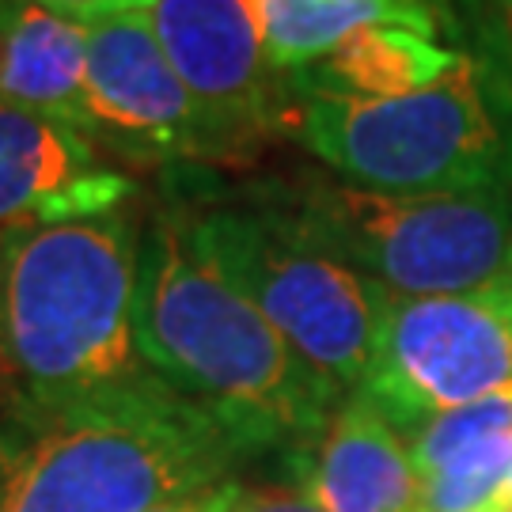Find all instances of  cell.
<instances>
[{
	"mask_svg": "<svg viewBox=\"0 0 512 512\" xmlns=\"http://www.w3.org/2000/svg\"><path fill=\"white\" fill-rule=\"evenodd\" d=\"M0 399H16V384H12V368H8V357H4V330H0Z\"/></svg>",
	"mask_w": 512,
	"mask_h": 512,
	"instance_id": "7402d4cb",
	"label": "cell"
},
{
	"mask_svg": "<svg viewBox=\"0 0 512 512\" xmlns=\"http://www.w3.org/2000/svg\"><path fill=\"white\" fill-rule=\"evenodd\" d=\"M0 99L92 141L88 122V27L19 4L0 23Z\"/></svg>",
	"mask_w": 512,
	"mask_h": 512,
	"instance_id": "7c38bea8",
	"label": "cell"
},
{
	"mask_svg": "<svg viewBox=\"0 0 512 512\" xmlns=\"http://www.w3.org/2000/svg\"><path fill=\"white\" fill-rule=\"evenodd\" d=\"M232 512H323L304 490H243Z\"/></svg>",
	"mask_w": 512,
	"mask_h": 512,
	"instance_id": "ac0fdd59",
	"label": "cell"
},
{
	"mask_svg": "<svg viewBox=\"0 0 512 512\" xmlns=\"http://www.w3.org/2000/svg\"><path fill=\"white\" fill-rule=\"evenodd\" d=\"M133 327L145 365L213 414L243 452H304L346 403L194 247L179 205L141 228Z\"/></svg>",
	"mask_w": 512,
	"mask_h": 512,
	"instance_id": "6da1fadb",
	"label": "cell"
},
{
	"mask_svg": "<svg viewBox=\"0 0 512 512\" xmlns=\"http://www.w3.org/2000/svg\"><path fill=\"white\" fill-rule=\"evenodd\" d=\"M296 239L391 296H456L512 274V198L376 194L327 175L262 183L247 194Z\"/></svg>",
	"mask_w": 512,
	"mask_h": 512,
	"instance_id": "5b68a950",
	"label": "cell"
},
{
	"mask_svg": "<svg viewBox=\"0 0 512 512\" xmlns=\"http://www.w3.org/2000/svg\"><path fill=\"white\" fill-rule=\"evenodd\" d=\"M490 509H512V463H509V475H505V482H501V490H497Z\"/></svg>",
	"mask_w": 512,
	"mask_h": 512,
	"instance_id": "603a6c76",
	"label": "cell"
},
{
	"mask_svg": "<svg viewBox=\"0 0 512 512\" xmlns=\"http://www.w3.org/2000/svg\"><path fill=\"white\" fill-rule=\"evenodd\" d=\"M399 4L421 12V16L440 31V38H459V31H463L456 19V8H452V0H399Z\"/></svg>",
	"mask_w": 512,
	"mask_h": 512,
	"instance_id": "44dd1931",
	"label": "cell"
},
{
	"mask_svg": "<svg viewBox=\"0 0 512 512\" xmlns=\"http://www.w3.org/2000/svg\"><path fill=\"white\" fill-rule=\"evenodd\" d=\"M494 8H497V16L494 23L482 31V50H490V54L505 65V73H509L512 80V0H494Z\"/></svg>",
	"mask_w": 512,
	"mask_h": 512,
	"instance_id": "ffe728a7",
	"label": "cell"
},
{
	"mask_svg": "<svg viewBox=\"0 0 512 512\" xmlns=\"http://www.w3.org/2000/svg\"><path fill=\"white\" fill-rule=\"evenodd\" d=\"M486 512H512V509H486Z\"/></svg>",
	"mask_w": 512,
	"mask_h": 512,
	"instance_id": "d4e9b609",
	"label": "cell"
},
{
	"mask_svg": "<svg viewBox=\"0 0 512 512\" xmlns=\"http://www.w3.org/2000/svg\"><path fill=\"white\" fill-rule=\"evenodd\" d=\"M137 251L129 205L0 236L4 357L31 425L156 380L133 327Z\"/></svg>",
	"mask_w": 512,
	"mask_h": 512,
	"instance_id": "7a4b0ae2",
	"label": "cell"
},
{
	"mask_svg": "<svg viewBox=\"0 0 512 512\" xmlns=\"http://www.w3.org/2000/svg\"><path fill=\"white\" fill-rule=\"evenodd\" d=\"M92 145L129 164H236L213 118L167 61L148 16L88 27Z\"/></svg>",
	"mask_w": 512,
	"mask_h": 512,
	"instance_id": "ba28073f",
	"label": "cell"
},
{
	"mask_svg": "<svg viewBox=\"0 0 512 512\" xmlns=\"http://www.w3.org/2000/svg\"><path fill=\"white\" fill-rule=\"evenodd\" d=\"M300 490L323 512H418L410 444L361 391L346 395L323 433L296 452Z\"/></svg>",
	"mask_w": 512,
	"mask_h": 512,
	"instance_id": "8fae6325",
	"label": "cell"
},
{
	"mask_svg": "<svg viewBox=\"0 0 512 512\" xmlns=\"http://www.w3.org/2000/svg\"><path fill=\"white\" fill-rule=\"evenodd\" d=\"M266 54L281 76H293L330 57L349 35L365 27H410L429 38L440 31L399 0H258Z\"/></svg>",
	"mask_w": 512,
	"mask_h": 512,
	"instance_id": "5bb4252c",
	"label": "cell"
},
{
	"mask_svg": "<svg viewBox=\"0 0 512 512\" xmlns=\"http://www.w3.org/2000/svg\"><path fill=\"white\" fill-rule=\"evenodd\" d=\"M19 4H27V0H0V23H4V19L12 16V12H16Z\"/></svg>",
	"mask_w": 512,
	"mask_h": 512,
	"instance_id": "cb8c5ba5",
	"label": "cell"
},
{
	"mask_svg": "<svg viewBox=\"0 0 512 512\" xmlns=\"http://www.w3.org/2000/svg\"><path fill=\"white\" fill-rule=\"evenodd\" d=\"M247 452L202 406L148 384L35 421L0 452V512H152L224 482Z\"/></svg>",
	"mask_w": 512,
	"mask_h": 512,
	"instance_id": "3957f363",
	"label": "cell"
},
{
	"mask_svg": "<svg viewBox=\"0 0 512 512\" xmlns=\"http://www.w3.org/2000/svg\"><path fill=\"white\" fill-rule=\"evenodd\" d=\"M467 65V50L444 46L410 27H365L338 50L285 76L293 107L300 99H395L433 88Z\"/></svg>",
	"mask_w": 512,
	"mask_h": 512,
	"instance_id": "4fadbf2b",
	"label": "cell"
},
{
	"mask_svg": "<svg viewBox=\"0 0 512 512\" xmlns=\"http://www.w3.org/2000/svg\"><path fill=\"white\" fill-rule=\"evenodd\" d=\"M285 133L361 190L512 198V80L482 46L421 92L300 99Z\"/></svg>",
	"mask_w": 512,
	"mask_h": 512,
	"instance_id": "277c9868",
	"label": "cell"
},
{
	"mask_svg": "<svg viewBox=\"0 0 512 512\" xmlns=\"http://www.w3.org/2000/svg\"><path fill=\"white\" fill-rule=\"evenodd\" d=\"M497 437H512V384L482 395L475 403L456 406L448 414H437L433 421H425L406 444H410L414 471H418V478H425L440 471L448 459H456L459 452Z\"/></svg>",
	"mask_w": 512,
	"mask_h": 512,
	"instance_id": "9a60e30c",
	"label": "cell"
},
{
	"mask_svg": "<svg viewBox=\"0 0 512 512\" xmlns=\"http://www.w3.org/2000/svg\"><path fill=\"white\" fill-rule=\"evenodd\" d=\"M505 281H509V285H512V274H509V277H505Z\"/></svg>",
	"mask_w": 512,
	"mask_h": 512,
	"instance_id": "484cf974",
	"label": "cell"
},
{
	"mask_svg": "<svg viewBox=\"0 0 512 512\" xmlns=\"http://www.w3.org/2000/svg\"><path fill=\"white\" fill-rule=\"evenodd\" d=\"M186 232L277 334L342 395L365 384L387 293L296 239L251 198L179 205Z\"/></svg>",
	"mask_w": 512,
	"mask_h": 512,
	"instance_id": "8992f818",
	"label": "cell"
},
{
	"mask_svg": "<svg viewBox=\"0 0 512 512\" xmlns=\"http://www.w3.org/2000/svg\"><path fill=\"white\" fill-rule=\"evenodd\" d=\"M512 384V285L456 296L387 293L380 338L357 387L406 440L425 421Z\"/></svg>",
	"mask_w": 512,
	"mask_h": 512,
	"instance_id": "52a82bcc",
	"label": "cell"
},
{
	"mask_svg": "<svg viewBox=\"0 0 512 512\" xmlns=\"http://www.w3.org/2000/svg\"><path fill=\"white\" fill-rule=\"evenodd\" d=\"M512 463V437L475 444L421 478L418 512H486Z\"/></svg>",
	"mask_w": 512,
	"mask_h": 512,
	"instance_id": "2e32d148",
	"label": "cell"
},
{
	"mask_svg": "<svg viewBox=\"0 0 512 512\" xmlns=\"http://www.w3.org/2000/svg\"><path fill=\"white\" fill-rule=\"evenodd\" d=\"M133 183L73 129L0 99V236L122 209Z\"/></svg>",
	"mask_w": 512,
	"mask_h": 512,
	"instance_id": "30bf717a",
	"label": "cell"
},
{
	"mask_svg": "<svg viewBox=\"0 0 512 512\" xmlns=\"http://www.w3.org/2000/svg\"><path fill=\"white\" fill-rule=\"evenodd\" d=\"M148 23L236 164L285 133L293 95L266 54L258 0H156Z\"/></svg>",
	"mask_w": 512,
	"mask_h": 512,
	"instance_id": "9c48e42d",
	"label": "cell"
},
{
	"mask_svg": "<svg viewBox=\"0 0 512 512\" xmlns=\"http://www.w3.org/2000/svg\"><path fill=\"white\" fill-rule=\"evenodd\" d=\"M239 494H243V486L224 478V482H217V486H205V490H198V494L179 497V501H167V505H160V509H152V512H232Z\"/></svg>",
	"mask_w": 512,
	"mask_h": 512,
	"instance_id": "d6986e66",
	"label": "cell"
},
{
	"mask_svg": "<svg viewBox=\"0 0 512 512\" xmlns=\"http://www.w3.org/2000/svg\"><path fill=\"white\" fill-rule=\"evenodd\" d=\"M42 8H50L57 16L73 19L80 27H95L118 16H148V8L156 0H38Z\"/></svg>",
	"mask_w": 512,
	"mask_h": 512,
	"instance_id": "e0dca14e",
	"label": "cell"
}]
</instances>
